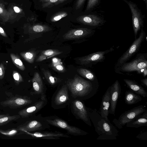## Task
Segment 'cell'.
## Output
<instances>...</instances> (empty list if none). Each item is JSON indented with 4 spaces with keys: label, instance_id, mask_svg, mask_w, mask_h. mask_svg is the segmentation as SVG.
Wrapping results in <instances>:
<instances>
[{
    "label": "cell",
    "instance_id": "obj_1",
    "mask_svg": "<svg viewBox=\"0 0 147 147\" xmlns=\"http://www.w3.org/2000/svg\"><path fill=\"white\" fill-rule=\"evenodd\" d=\"M71 98L85 100L90 99L96 93L98 82L86 80L77 76L66 83Z\"/></svg>",
    "mask_w": 147,
    "mask_h": 147
},
{
    "label": "cell",
    "instance_id": "obj_2",
    "mask_svg": "<svg viewBox=\"0 0 147 147\" xmlns=\"http://www.w3.org/2000/svg\"><path fill=\"white\" fill-rule=\"evenodd\" d=\"M90 120L99 135L97 140H114L118 136V131L110 122L101 116L96 109L86 107Z\"/></svg>",
    "mask_w": 147,
    "mask_h": 147
},
{
    "label": "cell",
    "instance_id": "obj_3",
    "mask_svg": "<svg viewBox=\"0 0 147 147\" xmlns=\"http://www.w3.org/2000/svg\"><path fill=\"white\" fill-rule=\"evenodd\" d=\"M146 67H147V53H140L138 54L131 61L122 64L115 70V71L120 74L134 72L142 74L143 69Z\"/></svg>",
    "mask_w": 147,
    "mask_h": 147
},
{
    "label": "cell",
    "instance_id": "obj_4",
    "mask_svg": "<svg viewBox=\"0 0 147 147\" xmlns=\"http://www.w3.org/2000/svg\"><path fill=\"white\" fill-rule=\"evenodd\" d=\"M139 37L135 39L128 49L119 58L115 65L116 70L125 63L127 62L139 50L142 44L145 39L146 33L143 28L140 30Z\"/></svg>",
    "mask_w": 147,
    "mask_h": 147
},
{
    "label": "cell",
    "instance_id": "obj_5",
    "mask_svg": "<svg viewBox=\"0 0 147 147\" xmlns=\"http://www.w3.org/2000/svg\"><path fill=\"white\" fill-rule=\"evenodd\" d=\"M44 118L49 125L64 129L71 135L84 136L88 133L78 127L69 125L66 121L57 116H51L44 117Z\"/></svg>",
    "mask_w": 147,
    "mask_h": 147
},
{
    "label": "cell",
    "instance_id": "obj_6",
    "mask_svg": "<svg viewBox=\"0 0 147 147\" xmlns=\"http://www.w3.org/2000/svg\"><path fill=\"white\" fill-rule=\"evenodd\" d=\"M128 6L132 15V24L135 39L137 38L138 34L142 28L144 27L145 16L137 4L131 1L122 0Z\"/></svg>",
    "mask_w": 147,
    "mask_h": 147
},
{
    "label": "cell",
    "instance_id": "obj_7",
    "mask_svg": "<svg viewBox=\"0 0 147 147\" xmlns=\"http://www.w3.org/2000/svg\"><path fill=\"white\" fill-rule=\"evenodd\" d=\"M146 110L145 105L137 106L125 111L121 115L118 120L115 118L113 122L118 128L121 129L127 123L135 119Z\"/></svg>",
    "mask_w": 147,
    "mask_h": 147
},
{
    "label": "cell",
    "instance_id": "obj_8",
    "mask_svg": "<svg viewBox=\"0 0 147 147\" xmlns=\"http://www.w3.org/2000/svg\"><path fill=\"white\" fill-rule=\"evenodd\" d=\"M69 92L67 85H63L53 96L51 101L52 107L55 109L63 108L70 104L71 98Z\"/></svg>",
    "mask_w": 147,
    "mask_h": 147
},
{
    "label": "cell",
    "instance_id": "obj_9",
    "mask_svg": "<svg viewBox=\"0 0 147 147\" xmlns=\"http://www.w3.org/2000/svg\"><path fill=\"white\" fill-rule=\"evenodd\" d=\"M70 104L71 112L76 118L81 120L86 124L91 126L86 107L83 101L78 99L71 98Z\"/></svg>",
    "mask_w": 147,
    "mask_h": 147
},
{
    "label": "cell",
    "instance_id": "obj_10",
    "mask_svg": "<svg viewBox=\"0 0 147 147\" xmlns=\"http://www.w3.org/2000/svg\"><path fill=\"white\" fill-rule=\"evenodd\" d=\"M77 20L88 27L94 29L103 25L106 22L103 16L94 11L80 16Z\"/></svg>",
    "mask_w": 147,
    "mask_h": 147
},
{
    "label": "cell",
    "instance_id": "obj_11",
    "mask_svg": "<svg viewBox=\"0 0 147 147\" xmlns=\"http://www.w3.org/2000/svg\"><path fill=\"white\" fill-rule=\"evenodd\" d=\"M114 50V48L112 47L105 51L96 52L80 57L78 60L81 65L92 67L93 65L103 61L105 59L106 55Z\"/></svg>",
    "mask_w": 147,
    "mask_h": 147
},
{
    "label": "cell",
    "instance_id": "obj_12",
    "mask_svg": "<svg viewBox=\"0 0 147 147\" xmlns=\"http://www.w3.org/2000/svg\"><path fill=\"white\" fill-rule=\"evenodd\" d=\"M50 127L49 125L40 115L35 116L34 119L26 122L20 128L22 131L32 132L42 131Z\"/></svg>",
    "mask_w": 147,
    "mask_h": 147
},
{
    "label": "cell",
    "instance_id": "obj_13",
    "mask_svg": "<svg viewBox=\"0 0 147 147\" xmlns=\"http://www.w3.org/2000/svg\"><path fill=\"white\" fill-rule=\"evenodd\" d=\"M94 29L87 27H82L70 30L63 36V39L71 40L75 39H85L92 37L95 34Z\"/></svg>",
    "mask_w": 147,
    "mask_h": 147
},
{
    "label": "cell",
    "instance_id": "obj_14",
    "mask_svg": "<svg viewBox=\"0 0 147 147\" xmlns=\"http://www.w3.org/2000/svg\"><path fill=\"white\" fill-rule=\"evenodd\" d=\"M47 99L45 94L41 95L40 99L32 105L25 108L19 113V114L24 117H28L37 113L47 104Z\"/></svg>",
    "mask_w": 147,
    "mask_h": 147
},
{
    "label": "cell",
    "instance_id": "obj_15",
    "mask_svg": "<svg viewBox=\"0 0 147 147\" xmlns=\"http://www.w3.org/2000/svg\"><path fill=\"white\" fill-rule=\"evenodd\" d=\"M121 88L120 83L117 80L110 86V106L109 113L115 115V109L118 99L121 93Z\"/></svg>",
    "mask_w": 147,
    "mask_h": 147
},
{
    "label": "cell",
    "instance_id": "obj_16",
    "mask_svg": "<svg viewBox=\"0 0 147 147\" xmlns=\"http://www.w3.org/2000/svg\"><path fill=\"white\" fill-rule=\"evenodd\" d=\"M23 131L33 138L38 139H57L61 137H70L69 136L63 133L57 131L49 132L40 131L33 133L26 131Z\"/></svg>",
    "mask_w": 147,
    "mask_h": 147
},
{
    "label": "cell",
    "instance_id": "obj_17",
    "mask_svg": "<svg viewBox=\"0 0 147 147\" xmlns=\"http://www.w3.org/2000/svg\"><path fill=\"white\" fill-rule=\"evenodd\" d=\"M110 86L109 87L103 96L100 111L98 112L101 116L108 121H109L108 118V116L109 113V109L110 104Z\"/></svg>",
    "mask_w": 147,
    "mask_h": 147
},
{
    "label": "cell",
    "instance_id": "obj_18",
    "mask_svg": "<svg viewBox=\"0 0 147 147\" xmlns=\"http://www.w3.org/2000/svg\"><path fill=\"white\" fill-rule=\"evenodd\" d=\"M123 80L131 91L144 98L147 97V92L144 88L136 81L127 79Z\"/></svg>",
    "mask_w": 147,
    "mask_h": 147
},
{
    "label": "cell",
    "instance_id": "obj_19",
    "mask_svg": "<svg viewBox=\"0 0 147 147\" xmlns=\"http://www.w3.org/2000/svg\"><path fill=\"white\" fill-rule=\"evenodd\" d=\"M33 89L35 93L41 95L45 94L44 92V86L43 82L39 74L35 72L32 80Z\"/></svg>",
    "mask_w": 147,
    "mask_h": 147
},
{
    "label": "cell",
    "instance_id": "obj_20",
    "mask_svg": "<svg viewBox=\"0 0 147 147\" xmlns=\"http://www.w3.org/2000/svg\"><path fill=\"white\" fill-rule=\"evenodd\" d=\"M126 126L128 127L138 128L147 126V111L146 110L141 115L134 120L127 123Z\"/></svg>",
    "mask_w": 147,
    "mask_h": 147
},
{
    "label": "cell",
    "instance_id": "obj_21",
    "mask_svg": "<svg viewBox=\"0 0 147 147\" xmlns=\"http://www.w3.org/2000/svg\"><path fill=\"white\" fill-rule=\"evenodd\" d=\"M32 101L30 99L26 98L15 97L5 102V105L11 107H18L24 106L30 104Z\"/></svg>",
    "mask_w": 147,
    "mask_h": 147
},
{
    "label": "cell",
    "instance_id": "obj_22",
    "mask_svg": "<svg viewBox=\"0 0 147 147\" xmlns=\"http://www.w3.org/2000/svg\"><path fill=\"white\" fill-rule=\"evenodd\" d=\"M62 53V51L55 49L44 50L41 52L37 59L36 61L41 62L56 55H60Z\"/></svg>",
    "mask_w": 147,
    "mask_h": 147
},
{
    "label": "cell",
    "instance_id": "obj_23",
    "mask_svg": "<svg viewBox=\"0 0 147 147\" xmlns=\"http://www.w3.org/2000/svg\"><path fill=\"white\" fill-rule=\"evenodd\" d=\"M142 98L140 95L137 94L131 91H126L125 96V103L128 105L136 104L141 101Z\"/></svg>",
    "mask_w": 147,
    "mask_h": 147
},
{
    "label": "cell",
    "instance_id": "obj_24",
    "mask_svg": "<svg viewBox=\"0 0 147 147\" xmlns=\"http://www.w3.org/2000/svg\"><path fill=\"white\" fill-rule=\"evenodd\" d=\"M78 73L81 76L90 81L98 82L94 73L89 70L84 68L77 69Z\"/></svg>",
    "mask_w": 147,
    "mask_h": 147
},
{
    "label": "cell",
    "instance_id": "obj_25",
    "mask_svg": "<svg viewBox=\"0 0 147 147\" xmlns=\"http://www.w3.org/2000/svg\"><path fill=\"white\" fill-rule=\"evenodd\" d=\"M41 70L45 78L51 85L54 86L57 85L61 81L60 79L53 76L49 71L43 68H42Z\"/></svg>",
    "mask_w": 147,
    "mask_h": 147
},
{
    "label": "cell",
    "instance_id": "obj_26",
    "mask_svg": "<svg viewBox=\"0 0 147 147\" xmlns=\"http://www.w3.org/2000/svg\"><path fill=\"white\" fill-rule=\"evenodd\" d=\"M51 66L53 70L59 73H64L66 71L61 60L57 58L54 57L52 59Z\"/></svg>",
    "mask_w": 147,
    "mask_h": 147
},
{
    "label": "cell",
    "instance_id": "obj_27",
    "mask_svg": "<svg viewBox=\"0 0 147 147\" xmlns=\"http://www.w3.org/2000/svg\"><path fill=\"white\" fill-rule=\"evenodd\" d=\"M101 0H88L85 12L88 13L94 11L99 5Z\"/></svg>",
    "mask_w": 147,
    "mask_h": 147
},
{
    "label": "cell",
    "instance_id": "obj_28",
    "mask_svg": "<svg viewBox=\"0 0 147 147\" xmlns=\"http://www.w3.org/2000/svg\"><path fill=\"white\" fill-rule=\"evenodd\" d=\"M10 56L14 65L21 70H24L25 69V66L19 57L12 53L10 54Z\"/></svg>",
    "mask_w": 147,
    "mask_h": 147
},
{
    "label": "cell",
    "instance_id": "obj_29",
    "mask_svg": "<svg viewBox=\"0 0 147 147\" xmlns=\"http://www.w3.org/2000/svg\"><path fill=\"white\" fill-rule=\"evenodd\" d=\"M20 55L26 61L32 63L34 61L36 53L34 51H28L21 53Z\"/></svg>",
    "mask_w": 147,
    "mask_h": 147
},
{
    "label": "cell",
    "instance_id": "obj_30",
    "mask_svg": "<svg viewBox=\"0 0 147 147\" xmlns=\"http://www.w3.org/2000/svg\"><path fill=\"white\" fill-rule=\"evenodd\" d=\"M20 117L19 115L9 116L8 115L2 117L0 118V126L6 124L12 120H16Z\"/></svg>",
    "mask_w": 147,
    "mask_h": 147
},
{
    "label": "cell",
    "instance_id": "obj_31",
    "mask_svg": "<svg viewBox=\"0 0 147 147\" xmlns=\"http://www.w3.org/2000/svg\"><path fill=\"white\" fill-rule=\"evenodd\" d=\"M49 27L44 25H37L34 26L32 28L33 30L35 32H45L50 30Z\"/></svg>",
    "mask_w": 147,
    "mask_h": 147
},
{
    "label": "cell",
    "instance_id": "obj_32",
    "mask_svg": "<svg viewBox=\"0 0 147 147\" xmlns=\"http://www.w3.org/2000/svg\"><path fill=\"white\" fill-rule=\"evenodd\" d=\"M13 76L15 82L18 84L22 82L23 79L21 75L17 71H13Z\"/></svg>",
    "mask_w": 147,
    "mask_h": 147
},
{
    "label": "cell",
    "instance_id": "obj_33",
    "mask_svg": "<svg viewBox=\"0 0 147 147\" xmlns=\"http://www.w3.org/2000/svg\"><path fill=\"white\" fill-rule=\"evenodd\" d=\"M17 132V131L15 130H12L7 132H4L0 130V133L3 135L9 136H11L15 134Z\"/></svg>",
    "mask_w": 147,
    "mask_h": 147
},
{
    "label": "cell",
    "instance_id": "obj_34",
    "mask_svg": "<svg viewBox=\"0 0 147 147\" xmlns=\"http://www.w3.org/2000/svg\"><path fill=\"white\" fill-rule=\"evenodd\" d=\"M5 73V68L2 63L0 64V79L1 80L4 78Z\"/></svg>",
    "mask_w": 147,
    "mask_h": 147
},
{
    "label": "cell",
    "instance_id": "obj_35",
    "mask_svg": "<svg viewBox=\"0 0 147 147\" xmlns=\"http://www.w3.org/2000/svg\"><path fill=\"white\" fill-rule=\"evenodd\" d=\"M86 0H78L76 4V9H80L82 7L85 3Z\"/></svg>",
    "mask_w": 147,
    "mask_h": 147
},
{
    "label": "cell",
    "instance_id": "obj_36",
    "mask_svg": "<svg viewBox=\"0 0 147 147\" xmlns=\"http://www.w3.org/2000/svg\"><path fill=\"white\" fill-rule=\"evenodd\" d=\"M67 14L66 13H63L60 14L57 16L54 17L53 18L52 21H57L61 19L62 18L66 16Z\"/></svg>",
    "mask_w": 147,
    "mask_h": 147
},
{
    "label": "cell",
    "instance_id": "obj_37",
    "mask_svg": "<svg viewBox=\"0 0 147 147\" xmlns=\"http://www.w3.org/2000/svg\"><path fill=\"white\" fill-rule=\"evenodd\" d=\"M141 82L144 86H145L146 88L147 87V78H146L144 79H142L141 80Z\"/></svg>",
    "mask_w": 147,
    "mask_h": 147
},
{
    "label": "cell",
    "instance_id": "obj_38",
    "mask_svg": "<svg viewBox=\"0 0 147 147\" xmlns=\"http://www.w3.org/2000/svg\"><path fill=\"white\" fill-rule=\"evenodd\" d=\"M0 33L4 37H6L7 35L3 29L0 27Z\"/></svg>",
    "mask_w": 147,
    "mask_h": 147
},
{
    "label": "cell",
    "instance_id": "obj_39",
    "mask_svg": "<svg viewBox=\"0 0 147 147\" xmlns=\"http://www.w3.org/2000/svg\"><path fill=\"white\" fill-rule=\"evenodd\" d=\"M14 9L16 13H19L20 11V9L18 7H14L13 8Z\"/></svg>",
    "mask_w": 147,
    "mask_h": 147
},
{
    "label": "cell",
    "instance_id": "obj_40",
    "mask_svg": "<svg viewBox=\"0 0 147 147\" xmlns=\"http://www.w3.org/2000/svg\"><path fill=\"white\" fill-rule=\"evenodd\" d=\"M51 3H55L57 2L58 0H49Z\"/></svg>",
    "mask_w": 147,
    "mask_h": 147
},
{
    "label": "cell",
    "instance_id": "obj_41",
    "mask_svg": "<svg viewBox=\"0 0 147 147\" xmlns=\"http://www.w3.org/2000/svg\"><path fill=\"white\" fill-rule=\"evenodd\" d=\"M145 4L146 9H147V0H143Z\"/></svg>",
    "mask_w": 147,
    "mask_h": 147
},
{
    "label": "cell",
    "instance_id": "obj_42",
    "mask_svg": "<svg viewBox=\"0 0 147 147\" xmlns=\"http://www.w3.org/2000/svg\"><path fill=\"white\" fill-rule=\"evenodd\" d=\"M8 115H7H7H0V118L2 117H3L4 116H7Z\"/></svg>",
    "mask_w": 147,
    "mask_h": 147
},
{
    "label": "cell",
    "instance_id": "obj_43",
    "mask_svg": "<svg viewBox=\"0 0 147 147\" xmlns=\"http://www.w3.org/2000/svg\"><path fill=\"white\" fill-rule=\"evenodd\" d=\"M3 11V9L0 7V13H2Z\"/></svg>",
    "mask_w": 147,
    "mask_h": 147
},
{
    "label": "cell",
    "instance_id": "obj_44",
    "mask_svg": "<svg viewBox=\"0 0 147 147\" xmlns=\"http://www.w3.org/2000/svg\"><path fill=\"white\" fill-rule=\"evenodd\" d=\"M42 0V1H45L46 0Z\"/></svg>",
    "mask_w": 147,
    "mask_h": 147
}]
</instances>
